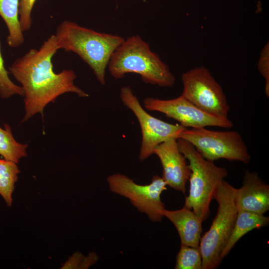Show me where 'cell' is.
Listing matches in <instances>:
<instances>
[{"label": "cell", "mask_w": 269, "mask_h": 269, "mask_svg": "<svg viewBox=\"0 0 269 269\" xmlns=\"http://www.w3.org/2000/svg\"><path fill=\"white\" fill-rule=\"evenodd\" d=\"M19 0H0V16L8 31L6 40L9 46L16 48L24 41L19 19Z\"/></svg>", "instance_id": "9a60e30c"}, {"label": "cell", "mask_w": 269, "mask_h": 269, "mask_svg": "<svg viewBox=\"0 0 269 269\" xmlns=\"http://www.w3.org/2000/svg\"><path fill=\"white\" fill-rule=\"evenodd\" d=\"M178 138L190 143L208 160L225 159L249 164L251 159L242 136L235 131H217L205 128L186 129Z\"/></svg>", "instance_id": "8992f818"}, {"label": "cell", "mask_w": 269, "mask_h": 269, "mask_svg": "<svg viewBox=\"0 0 269 269\" xmlns=\"http://www.w3.org/2000/svg\"><path fill=\"white\" fill-rule=\"evenodd\" d=\"M17 163L0 159V195L8 207L12 204V194L20 170Z\"/></svg>", "instance_id": "e0dca14e"}, {"label": "cell", "mask_w": 269, "mask_h": 269, "mask_svg": "<svg viewBox=\"0 0 269 269\" xmlns=\"http://www.w3.org/2000/svg\"><path fill=\"white\" fill-rule=\"evenodd\" d=\"M4 128L0 127V155L5 160L18 163L21 158L27 155L28 145L15 139L8 124H4Z\"/></svg>", "instance_id": "2e32d148"}, {"label": "cell", "mask_w": 269, "mask_h": 269, "mask_svg": "<svg viewBox=\"0 0 269 269\" xmlns=\"http://www.w3.org/2000/svg\"><path fill=\"white\" fill-rule=\"evenodd\" d=\"M108 67L116 79L131 73L139 75L146 84L162 87H171L176 81L168 66L138 35L124 40L113 53Z\"/></svg>", "instance_id": "3957f363"}, {"label": "cell", "mask_w": 269, "mask_h": 269, "mask_svg": "<svg viewBox=\"0 0 269 269\" xmlns=\"http://www.w3.org/2000/svg\"><path fill=\"white\" fill-rule=\"evenodd\" d=\"M55 35L59 49L77 54L92 69L99 83L105 84L107 67L124 38L99 32L69 20L57 26Z\"/></svg>", "instance_id": "7a4b0ae2"}, {"label": "cell", "mask_w": 269, "mask_h": 269, "mask_svg": "<svg viewBox=\"0 0 269 269\" xmlns=\"http://www.w3.org/2000/svg\"><path fill=\"white\" fill-rule=\"evenodd\" d=\"M143 104L146 110L163 113L166 117L177 121L185 128L214 126L230 129L233 126V123L228 118L208 114L181 95L169 100L146 97L143 100Z\"/></svg>", "instance_id": "30bf717a"}, {"label": "cell", "mask_w": 269, "mask_h": 269, "mask_svg": "<svg viewBox=\"0 0 269 269\" xmlns=\"http://www.w3.org/2000/svg\"><path fill=\"white\" fill-rule=\"evenodd\" d=\"M162 215L175 227L181 244L199 247L202 231V219L192 210L185 206L176 210L164 209Z\"/></svg>", "instance_id": "4fadbf2b"}, {"label": "cell", "mask_w": 269, "mask_h": 269, "mask_svg": "<svg viewBox=\"0 0 269 269\" xmlns=\"http://www.w3.org/2000/svg\"><path fill=\"white\" fill-rule=\"evenodd\" d=\"M235 202L238 211L264 215L269 210V186L256 172L247 170L242 186L236 188Z\"/></svg>", "instance_id": "7c38bea8"}, {"label": "cell", "mask_w": 269, "mask_h": 269, "mask_svg": "<svg viewBox=\"0 0 269 269\" xmlns=\"http://www.w3.org/2000/svg\"><path fill=\"white\" fill-rule=\"evenodd\" d=\"M9 73L4 66L0 41V96L2 99H8L15 95L23 96L24 92L22 87L10 80L8 76Z\"/></svg>", "instance_id": "d6986e66"}, {"label": "cell", "mask_w": 269, "mask_h": 269, "mask_svg": "<svg viewBox=\"0 0 269 269\" xmlns=\"http://www.w3.org/2000/svg\"><path fill=\"white\" fill-rule=\"evenodd\" d=\"M258 69L266 80L265 93L269 97V42L262 49L258 62Z\"/></svg>", "instance_id": "44dd1931"}, {"label": "cell", "mask_w": 269, "mask_h": 269, "mask_svg": "<svg viewBox=\"0 0 269 269\" xmlns=\"http://www.w3.org/2000/svg\"><path fill=\"white\" fill-rule=\"evenodd\" d=\"M98 260L95 253H90L88 257H84L80 253H76L71 258L67 267L74 269H87Z\"/></svg>", "instance_id": "7402d4cb"}, {"label": "cell", "mask_w": 269, "mask_h": 269, "mask_svg": "<svg viewBox=\"0 0 269 269\" xmlns=\"http://www.w3.org/2000/svg\"><path fill=\"white\" fill-rule=\"evenodd\" d=\"M58 50L56 36L51 35L39 49H30L9 67V73L21 84L24 92L25 114L21 123L37 113L43 115L44 108L64 93H74L81 98L89 97L75 85L76 75L73 70L54 71L52 59Z\"/></svg>", "instance_id": "6da1fadb"}, {"label": "cell", "mask_w": 269, "mask_h": 269, "mask_svg": "<svg viewBox=\"0 0 269 269\" xmlns=\"http://www.w3.org/2000/svg\"><path fill=\"white\" fill-rule=\"evenodd\" d=\"M153 153L160 160L162 178L166 185L184 194L191 170L186 158L179 149L177 138L171 137L159 144Z\"/></svg>", "instance_id": "8fae6325"}, {"label": "cell", "mask_w": 269, "mask_h": 269, "mask_svg": "<svg viewBox=\"0 0 269 269\" xmlns=\"http://www.w3.org/2000/svg\"><path fill=\"white\" fill-rule=\"evenodd\" d=\"M181 95L203 111L211 115L228 118L230 106L224 91L209 70L196 67L181 76Z\"/></svg>", "instance_id": "ba28073f"}, {"label": "cell", "mask_w": 269, "mask_h": 269, "mask_svg": "<svg viewBox=\"0 0 269 269\" xmlns=\"http://www.w3.org/2000/svg\"><path fill=\"white\" fill-rule=\"evenodd\" d=\"M120 96L123 104L133 112L139 124L142 137L138 158L141 161L153 154L154 149L159 144L171 137L178 138L186 129L180 124H169L150 115L142 108L129 86L121 88Z\"/></svg>", "instance_id": "9c48e42d"}, {"label": "cell", "mask_w": 269, "mask_h": 269, "mask_svg": "<svg viewBox=\"0 0 269 269\" xmlns=\"http://www.w3.org/2000/svg\"><path fill=\"white\" fill-rule=\"evenodd\" d=\"M202 259L199 247L181 244L177 255L175 269H202Z\"/></svg>", "instance_id": "ac0fdd59"}, {"label": "cell", "mask_w": 269, "mask_h": 269, "mask_svg": "<svg viewBox=\"0 0 269 269\" xmlns=\"http://www.w3.org/2000/svg\"><path fill=\"white\" fill-rule=\"evenodd\" d=\"M177 143L188 160L191 170L189 194L185 197L184 206L192 210L204 221L208 217L210 205L219 186L227 176L228 170L206 159L187 141L178 138Z\"/></svg>", "instance_id": "277c9868"}, {"label": "cell", "mask_w": 269, "mask_h": 269, "mask_svg": "<svg viewBox=\"0 0 269 269\" xmlns=\"http://www.w3.org/2000/svg\"><path fill=\"white\" fill-rule=\"evenodd\" d=\"M36 0H19V19L23 32L28 31L31 27V12Z\"/></svg>", "instance_id": "ffe728a7"}, {"label": "cell", "mask_w": 269, "mask_h": 269, "mask_svg": "<svg viewBox=\"0 0 269 269\" xmlns=\"http://www.w3.org/2000/svg\"><path fill=\"white\" fill-rule=\"evenodd\" d=\"M269 223V217L248 211H238L231 234L221 254V260L228 255L237 242L245 235L255 229L267 226Z\"/></svg>", "instance_id": "5bb4252c"}, {"label": "cell", "mask_w": 269, "mask_h": 269, "mask_svg": "<svg viewBox=\"0 0 269 269\" xmlns=\"http://www.w3.org/2000/svg\"><path fill=\"white\" fill-rule=\"evenodd\" d=\"M235 190L236 188L224 180L215 194L214 199L218 205L217 214L199 245L202 269H216L222 261L221 254L231 234L238 213Z\"/></svg>", "instance_id": "5b68a950"}, {"label": "cell", "mask_w": 269, "mask_h": 269, "mask_svg": "<svg viewBox=\"0 0 269 269\" xmlns=\"http://www.w3.org/2000/svg\"><path fill=\"white\" fill-rule=\"evenodd\" d=\"M107 181L112 192L128 198L137 211L145 214L150 221H162L165 206L160 195L167 190L162 177L154 175L149 184L140 185L125 174L115 173L109 175Z\"/></svg>", "instance_id": "52a82bcc"}]
</instances>
